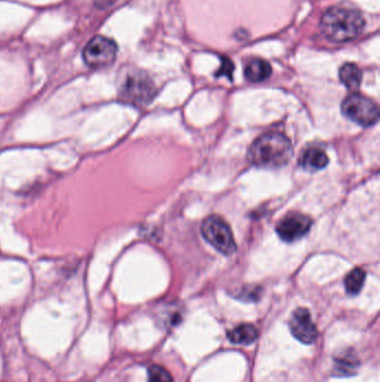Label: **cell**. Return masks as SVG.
Listing matches in <instances>:
<instances>
[{
    "instance_id": "4",
    "label": "cell",
    "mask_w": 380,
    "mask_h": 382,
    "mask_svg": "<svg viewBox=\"0 0 380 382\" xmlns=\"http://www.w3.org/2000/svg\"><path fill=\"white\" fill-rule=\"evenodd\" d=\"M201 233L205 240L222 254L232 255L237 251V244L231 228L226 224V221L219 216H209L208 218L203 221Z\"/></svg>"
},
{
    "instance_id": "3",
    "label": "cell",
    "mask_w": 380,
    "mask_h": 382,
    "mask_svg": "<svg viewBox=\"0 0 380 382\" xmlns=\"http://www.w3.org/2000/svg\"><path fill=\"white\" fill-rule=\"evenodd\" d=\"M155 94L156 87L154 82L147 73L140 69L130 71L125 75L119 90L121 101L136 106L149 104L154 99Z\"/></svg>"
},
{
    "instance_id": "16",
    "label": "cell",
    "mask_w": 380,
    "mask_h": 382,
    "mask_svg": "<svg viewBox=\"0 0 380 382\" xmlns=\"http://www.w3.org/2000/svg\"><path fill=\"white\" fill-rule=\"evenodd\" d=\"M233 71H235V65L232 63L231 60L226 58V57H222V64H221L220 69H217V72L215 73V76H217V78L226 76V78L232 80Z\"/></svg>"
},
{
    "instance_id": "10",
    "label": "cell",
    "mask_w": 380,
    "mask_h": 382,
    "mask_svg": "<svg viewBox=\"0 0 380 382\" xmlns=\"http://www.w3.org/2000/svg\"><path fill=\"white\" fill-rule=\"evenodd\" d=\"M272 67L267 60L261 58H252L244 66V76L253 83H260L270 78Z\"/></svg>"
},
{
    "instance_id": "13",
    "label": "cell",
    "mask_w": 380,
    "mask_h": 382,
    "mask_svg": "<svg viewBox=\"0 0 380 382\" xmlns=\"http://www.w3.org/2000/svg\"><path fill=\"white\" fill-rule=\"evenodd\" d=\"M339 78L348 90L355 91L359 89L363 80V73L356 64L346 63L340 67Z\"/></svg>"
},
{
    "instance_id": "12",
    "label": "cell",
    "mask_w": 380,
    "mask_h": 382,
    "mask_svg": "<svg viewBox=\"0 0 380 382\" xmlns=\"http://www.w3.org/2000/svg\"><path fill=\"white\" fill-rule=\"evenodd\" d=\"M259 333L252 324H240L228 332V339L232 344L249 346L258 339Z\"/></svg>"
},
{
    "instance_id": "6",
    "label": "cell",
    "mask_w": 380,
    "mask_h": 382,
    "mask_svg": "<svg viewBox=\"0 0 380 382\" xmlns=\"http://www.w3.org/2000/svg\"><path fill=\"white\" fill-rule=\"evenodd\" d=\"M117 56V45L113 39L105 36L94 37L83 51L84 62L92 69H104L112 65Z\"/></svg>"
},
{
    "instance_id": "11",
    "label": "cell",
    "mask_w": 380,
    "mask_h": 382,
    "mask_svg": "<svg viewBox=\"0 0 380 382\" xmlns=\"http://www.w3.org/2000/svg\"><path fill=\"white\" fill-rule=\"evenodd\" d=\"M327 153L319 146H310L303 153L301 164L307 170L316 171L324 169L328 164Z\"/></svg>"
},
{
    "instance_id": "1",
    "label": "cell",
    "mask_w": 380,
    "mask_h": 382,
    "mask_svg": "<svg viewBox=\"0 0 380 382\" xmlns=\"http://www.w3.org/2000/svg\"><path fill=\"white\" fill-rule=\"evenodd\" d=\"M365 28V19L359 10L347 7H331L324 12L320 30L330 42L342 44L359 36Z\"/></svg>"
},
{
    "instance_id": "15",
    "label": "cell",
    "mask_w": 380,
    "mask_h": 382,
    "mask_svg": "<svg viewBox=\"0 0 380 382\" xmlns=\"http://www.w3.org/2000/svg\"><path fill=\"white\" fill-rule=\"evenodd\" d=\"M149 382H173V378L165 368L153 364L149 368Z\"/></svg>"
},
{
    "instance_id": "9",
    "label": "cell",
    "mask_w": 380,
    "mask_h": 382,
    "mask_svg": "<svg viewBox=\"0 0 380 382\" xmlns=\"http://www.w3.org/2000/svg\"><path fill=\"white\" fill-rule=\"evenodd\" d=\"M333 370L336 376L339 377L355 376L360 364L353 350H346L342 355H337L333 359Z\"/></svg>"
},
{
    "instance_id": "14",
    "label": "cell",
    "mask_w": 380,
    "mask_h": 382,
    "mask_svg": "<svg viewBox=\"0 0 380 382\" xmlns=\"http://www.w3.org/2000/svg\"><path fill=\"white\" fill-rule=\"evenodd\" d=\"M366 280V272L363 269H353L349 274L346 276L345 286L348 294L351 295H357L359 294L360 291L363 289L364 283Z\"/></svg>"
},
{
    "instance_id": "8",
    "label": "cell",
    "mask_w": 380,
    "mask_h": 382,
    "mask_svg": "<svg viewBox=\"0 0 380 382\" xmlns=\"http://www.w3.org/2000/svg\"><path fill=\"white\" fill-rule=\"evenodd\" d=\"M289 328L298 341L303 344H312L318 339V328L312 321L311 314L305 308L294 311Z\"/></svg>"
},
{
    "instance_id": "5",
    "label": "cell",
    "mask_w": 380,
    "mask_h": 382,
    "mask_svg": "<svg viewBox=\"0 0 380 382\" xmlns=\"http://www.w3.org/2000/svg\"><path fill=\"white\" fill-rule=\"evenodd\" d=\"M342 110L348 119L358 123L359 126H374L379 119L377 104L372 100L358 93H353L344 100Z\"/></svg>"
},
{
    "instance_id": "7",
    "label": "cell",
    "mask_w": 380,
    "mask_h": 382,
    "mask_svg": "<svg viewBox=\"0 0 380 382\" xmlns=\"http://www.w3.org/2000/svg\"><path fill=\"white\" fill-rule=\"evenodd\" d=\"M312 221L300 212H290L276 225V233L287 243H294L302 238L311 228Z\"/></svg>"
},
{
    "instance_id": "2",
    "label": "cell",
    "mask_w": 380,
    "mask_h": 382,
    "mask_svg": "<svg viewBox=\"0 0 380 382\" xmlns=\"http://www.w3.org/2000/svg\"><path fill=\"white\" fill-rule=\"evenodd\" d=\"M294 149L292 141L279 132L261 135L249 150V160L253 166L265 169H276L288 164Z\"/></svg>"
}]
</instances>
